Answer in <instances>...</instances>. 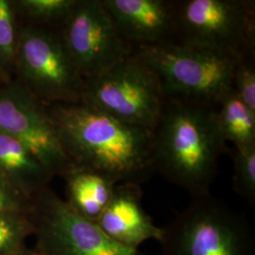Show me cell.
Listing matches in <instances>:
<instances>
[{"instance_id":"obj_22","label":"cell","mask_w":255,"mask_h":255,"mask_svg":"<svg viewBox=\"0 0 255 255\" xmlns=\"http://www.w3.org/2000/svg\"><path fill=\"white\" fill-rule=\"evenodd\" d=\"M50 255V254H48L47 252L46 251H44V250H42V249H39L38 251H35V252H32V253H29V254H27V255Z\"/></svg>"},{"instance_id":"obj_6","label":"cell","mask_w":255,"mask_h":255,"mask_svg":"<svg viewBox=\"0 0 255 255\" xmlns=\"http://www.w3.org/2000/svg\"><path fill=\"white\" fill-rule=\"evenodd\" d=\"M175 43L237 60L255 56V1L182 0L175 1Z\"/></svg>"},{"instance_id":"obj_5","label":"cell","mask_w":255,"mask_h":255,"mask_svg":"<svg viewBox=\"0 0 255 255\" xmlns=\"http://www.w3.org/2000/svg\"><path fill=\"white\" fill-rule=\"evenodd\" d=\"M14 80L45 105L80 103L84 80L59 29L28 24L18 27Z\"/></svg>"},{"instance_id":"obj_19","label":"cell","mask_w":255,"mask_h":255,"mask_svg":"<svg viewBox=\"0 0 255 255\" xmlns=\"http://www.w3.org/2000/svg\"><path fill=\"white\" fill-rule=\"evenodd\" d=\"M233 187L254 206L255 203V146L235 148Z\"/></svg>"},{"instance_id":"obj_13","label":"cell","mask_w":255,"mask_h":255,"mask_svg":"<svg viewBox=\"0 0 255 255\" xmlns=\"http://www.w3.org/2000/svg\"><path fill=\"white\" fill-rule=\"evenodd\" d=\"M52 175L17 140L0 130V180L30 200Z\"/></svg>"},{"instance_id":"obj_3","label":"cell","mask_w":255,"mask_h":255,"mask_svg":"<svg viewBox=\"0 0 255 255\" xmlns=\"http://www.w3.org/2000/svg\"><path fill=\"white\" fill-rule=\"evenodd\" d=\"M132 53L154 72L165 99L218 107L234 89L236 58L175 42L135 46Z\"/></svg>"},{"instance_id":"obj_7","label":"cell","mask_w":255,"mask_h":255,"mask_svg":"<svg viewBox=\"0 0 255 255\" xmlns=\"http://www.w3.org/2000/svg\"><path fill=\"white\" fill-rule=\"evenodd\" d=\"M165 100L154 72L131 53L104 73L84 81L81 103L153 130Z\"/></svg>"},{"instance_id":"obj_14","label":"cell","mask_w":255,"mask_h":255,"mask_svg":"<svg viewBox=\"0 0 255 255\" xmlns=\"http://www.w3.org/2000/svg\"><path fill=\"white\" fill-rule=\"evenodd\" d=\"M64 177L67 182L66 202L83 218L97 221L108 206L117 183L101 174L74 167Z\"/></svg>"},{"instance_id":"obj_23","label":"cell","mask_w":255,"mask_h":255,"mask_svg":"<svg viewBox=\"0 0 255 255\" xmlns=\"http://www.w3.org/2000/svg\"><path fill=\"white\" fill-rule=\"evenodd\" d=\"M6 81L4 80V78L1 76V74H0V85H2L3 83H6Z\"/></svg>"},{"instance_id":"obj_21","label":"cell","mask_w":255,"mask_h":255,"mask_svg":"<svg viewBox=\"0 0 255 255\" xmlns=\"http://www.w3.org/2000/svg\"><path fill=\"white\" fill-rule=\"evenodd\" d=\"M29 201L24 195L12 188L7 182L0 180V214L1 213H27Z\"/></svg>"},{"instance_id":"obj_4","label":"cell","mask_w":255,"mask_h":255,"mask_svg":"<svg viewBox=\"0 0 255 255\" xmlns=\"http://www.w3.org/2000/svg\"><path fill=\"white\" fill-rule=\"evenodd\" d=\"M163 229V255H255V240L246 218L211 193L189 204Z\"/></svg>"},{"instance_id":"obj_1","label":"cell","mask_w":255,"mask_h":255,"mask_svg":"<svg viewBox=\"0 0 255 255\" xmlns=\"http://www.w3.org/2000/svg\"><path fill=\"white\" fill-rule=\"evenodd\" d=\"M46 107L74 168L101 174L117 184L140 185L154 173L152 129L81 102Z\"/></svg>"},{"instance_id":"obj_16","label":"cell","mask_w":255,"mask_h":255,"mask_svg":"<svg viewBox=\"0 0 255 255\" xmlns=\"http://www.w3.org/2000/svg\"><path fill=\"white\" fill-rule=\"evenodd\" d=\"M17 29L14 3L0 0V74L7 82L13 74Z\"/></svg>"},{"instance_id":"obj_17","label":"cell","mask_w":255,"mask_h":255,"mask_svg":"<svg viewBox=\"0 0 255 255\" xmlns=\"http://www.w3.org/2000/svg\"><path fill=\"white\" fill-rule=\"evenodd\" d=\"M35 231L26 213L0 214V255H23L26 239Z\"/></svg>"},{"instance_id":"obj_12","label":"cell","mask_w":255,"mask_h":255,"mask_svg":"<svg viewBox=\"0 0 255 255\" xmlns=\"http://www.w3.org/2000/svg\"><path fill=\"white\" fill-rule=\"evenodd\" d=\"M142 194L136 183L117 184L108 206L96 221L110 238L133 250L148 240L159 242L163 234L143 208Z\"/></svg>"},{"instance_id":"obj_9","label":"cell","mask_w":255,"mask_h":255,"mask_svg":"<svg viewBox=\"0 0 255 255\" xmlns=\"http://www.w3.org/2000/svg\"><path fill=\"white\" fill-rule=\"evenodd\" d=\"M0 130L21 143L52 176L73 168L46 105L14 80L0 85Z\"/></svg>"},{"instance_id":"obj_18","label":"cell","mask_w":255,"mask_h":255,"mask_svg":"<svg viewBox=\"0 0 255 255\" xmlns=\"http://www.w3.org/2000/svg\"><path fill=\"white\" fill-rule=\"evenodd\" d=\"M76 0H21L15 6L24 12L33 24L61 26Z\"/></svg>"},{"instance_id":"obj_8","label":"cell","mask_w":255,"mask_h":255,"mask_svg":"<svg viewBox=\"0 0 255 255\" xmlns=\"http://www.w3.org/2000/svg\"><path fill=\"white\" fill-rule=\"evenodd\" d=\"M59 32L84 81L104 73L132 53L101 0H76Z\"/></svg>"},{"instance_id":"obj_2","label":"cell","mask_w":255,"mask_h":255,"mask_svg":"<svg viewBox=\"0 0 255 255\" xmlns=\"http://www.w3.org/2000/svg\"><path fill=\"white\" fill-rule=\"evenodd\" d=\"M216 106L166 99L153 128L154 172L188 192L210 193L225 140Z\"/></svg>"},{"instance_id":"obj_20","label":"cell","mask_w":255,"mask_h":255,"mask_svg":"<svg viewBox=\"0 0 255 255\" xmlns=\"http://www.w3.org/2000/svg\"><path fill=\"white\" fill-rule=\"evenodd\" d=\"M234 90L247 106L255 112V68L254 57L237 62L234 76Z\"/></svg>"},{"instance_id":"obj_11","label":"cell","mask_w":255,"mask_h":255,"mask_svg":"<svg viewBox=\"0 0 255 255\" xmlns=\"http://www.w3.org/2000/svg\"><path fill=\"white\" fill-rule=\"evenodd\" d=\"M122 39L133 47L174 42L175 1L101 0Z\"/></svg>"},{"instance_id":"obj_10","label":"cell","mask_w":255,"mask_h":255,"mask_svg":"<svg viewBox=\"0 0 255 255\" xmlns=\"http://www.w3.org/2000/svg\"><path fill=\"white\" fill-rule=\"evenodd\" d=\"M35 231L40 249L52 255H146L110 238L96 221L85 219L54 193L37 194Z\"/></svg>"},{"instance_id":"obj_15","label":"cell","mask_w":255,"mask_h":255,"mask_svg":"<svg viewBox=\"0 0 255 255\" xmlns=\"http://www.w3.org/2000/svg\"><path fill=\"white\" fill-rule=\"evenodd\" d=\"M219 129L225 142L235 148L255 146V112L241 101L233 89L217 109Z\"/></svg>"}]
</instances>
